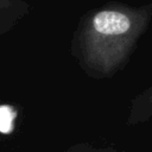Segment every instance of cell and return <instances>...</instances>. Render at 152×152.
Masks as SVG:
<instances>
[{
	"label": "cell",
	"instance_id": "cell-1",
	"mask_svg": "<svg viewBox=\"0 0 152 152\" xmlns=\"http://www.w3.org/2000/svg\"><path fill=\"white\" fill-rule=\"evenodd\" d=\"M93 28L102 36H118L126 33L131 28L129 18L119 11L104 10L97 12L91 20Z\"/></svg>",
	"mask_w": 152,
	"mask_h": 152
},
{
	"label": "cell",
	"instance_id": "cell-2",
	"mask_svg": "<svg viewBox=\"0 0 152 152\" xmlns=\"http://www.w3.org/2000/svg\"><path fill=\"white\" fill-rule=\"evenodd\" d=\"M15 119V112L6 104L0 106V132L10 133L13 129V121Z\"/></svg>",
	"mask_w": 152,
	"mask_h": 152
}]
</instances>
